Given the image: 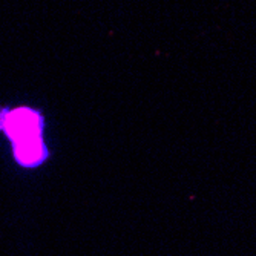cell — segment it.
<instances>
[{
    "label": "cell",
    "mask_w": 256,
    "mask_h": 256,
    "mask_svg": "<svg viewBox=\"0 0 256 256\" xmlns=\"http://www.w3.org/2000/svg\"><path fill=\"white\" fill-rule=\"evenodd\" d=\"M4 129L16 144L40 140V118L31 109H16L4 120Z\"/></svg>",
    "instance_id": "1"
}]
</instances>
